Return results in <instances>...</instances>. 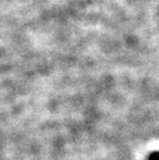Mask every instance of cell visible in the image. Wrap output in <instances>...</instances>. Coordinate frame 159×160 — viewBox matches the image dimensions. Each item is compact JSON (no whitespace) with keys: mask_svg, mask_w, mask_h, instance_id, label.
I'll list each match as a JSON object with an SVG mask.
<instances>
[{"mask_svg":"<svg viewBox=\"0 0 159 160\" xmlns=\"http://www.w3.org/2000/svg\"><path fill=\"white\" fill-rule=\"evenodd\" d=\"M148 160H159V152H154L150 155Z\"/></svg>","mask_w":159,"mask_h":160,"instance_id":"6da1fadb","label":"cell"}]
</instances>
